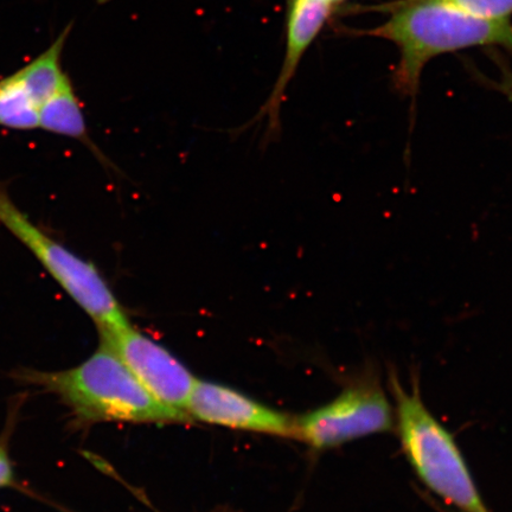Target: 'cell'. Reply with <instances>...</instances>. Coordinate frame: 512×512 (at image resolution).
Segmentation results:
<instances>
[{
    "label": "cell",
    "mask_w": 512,
    "mask_h": 512,
    "mask_svg": "<svg viewBox=\"0 0 512 512\" xmlns=\"http://www.w3.org/2000/svg\"><path fill=\"white\" fill-rule=\"evenodd\" d=\"M323 2L329 3L331 5L336 6V8H338L339 5H341L344 2H348V0H323Z\"/></svg>",
    "instance_id": "cell-15"
},
{
    "label": "cell",
    "mask_w": 512,
    "mask_h": 512,
    "mask_svg": "<svg viewBox=\"0 0 512 512\" xmlns=\"http://www.w3.org/2000/svg\"><path fill=\"white\" fill-rule=\"evenodd\" d=\"M502 67V78L499 82H489L497 91L501 92L512 101V73L507 66Z\"/></svg>",
    "instance_id": "cell-14"
},
{
    "label": "cell",
    "mask_w": 512,
    "mask_h": 512,
    "mask_svg": "<svg viewBox=\"0 0 512 512\" xmlns=\"http://www.w3.org/2000/svg\"><path fill=\"white\" fill-rule=\"evenodd\" d=\"M15 380L53 394L82 422L123 421L134 424L187 422L147 392L119 356L106 344L85 362L60 371L18 370Z\"/></svg>",
    "instance_id": "cell-2"
},
{
    "label": "cell",
    "mask_w": 512,
    "mask_h": 512,
    "mask_svg": "<svg viewBox=\"0 0 512 512\" xmlns=\"http://www.w3.org/2000/svg\"><path fill=\"white\" fill-rule=\"evenodd\" d=\"M478 17L511 21L512 0H443Z\"/></svg>",
    "instance_id": "cell-12"
},
{
    "label": "cell",
    "mask_w": 512,
    "mask_h": 512,
    "mask_svg": "<svg viewBox=\"0 0 512 512\" xmlns=\"http://www.w3.org/2000/svg\"><path fill=\"white\" fill-rule=\"evenodd\" d=\"M392 392L400 443L416 476L460 512H491L456 439L426 407L418 387L407 392L393 377Z\"/></svg>",
    "instance_id": "cell-3"
},
{
    "label": "cell",
    "mask_w": 512,
    "mask_h": 512,
    "mask_svg": "<svg viewBox=\"0 0 512 512\" xmlns=\"http://www.w3.org/2000/svg\"><path fill=\"white\" fill-rule=\"evenodd\" d=\"M38 128L79 140L80 143L87 145L89 150L95 152L96 156L104 158L88 136L85 115L70 80L38 108Z\"/></svg>",
    "instance_id": "cell-9"
},
{
    "label": "cell",
    "mask_w": 512,
    "mask_h": 512,
    "mask_svg": "<svg viewBox=\"0 0 512 512\" xmlns=\"http://www.w3.org/2000/svg\"><path fill=\"white\" fill-rule=\"evenodd\" d=\"M0 223L36 256L50 277L93 319L98 330L130 324L98 268L36 226L11 200L2 185Z\"/></svg>",
    "instance_id": "cell-4"
},
{
    "label": "cell",
    "mask_w": 512,
    "mask_h": 512,
    "mask_svg": "<svg viewBox=\"0 0 512 512\" xmlns=\"http://www.w3.org/2000/svg\"><path fill=\"white\" fill-rule=\"evenodd\" d=\"M15 414H12L9 419V424L6 426L2 435H0V490L16 488L17 478L14 463L10 457V438L12 430H14Z\"/></svg>",
    "instance_id": "cell-13"
},
{
    "label": "cell",
    "mask_w": 512,
    "mask_h": 512,
    "mask_svg": "<svg viewBox=\"0 0 512 512\" xmlns=\"http://www.w3.org/2000/svg\"><path fill=\"white\" fill-rule=\"evenodd\" d=\"M70 32V25L51 47L16 74L34 104L40 108L60 91L69 78L61 68V55Z\"/></svg>",
    "instance_id": "cell-10"
},
{
    "label": "cell",
    "mask_w": 512,
    "mask_h": 512,
    "mask_svg": "<svg viewBox=\"0 0 512 512\" xmlns=\"http://www.w3.org/2000/svg\"><path fill=\"white\" fill-rule=\"evenodd\" d=\"M99 332L101 343L119 356L153 398L175 411L187 413L197 379L174 355L131 324Z\"/></svg>",
    "instance_id": "cell-6"
},
{
    "label": "cell",
    "mask_w": 512,
    "mask_h": 512,
    "mask_svg": "<svg viewBox=\"0 0 512 512\" xmlns=\"http://www.w3.org/2000/svg\"><path fill=\"white\" fill-rule=\"evenodd\" d=\"M388 18L373 29L352 30L392 42L399 50L392 83L415 104L425 67L435 57L477 47H501L512 54V23L470 14L443 0H398L379 6Z\"/></svg>",
    "instance_id": "cell-1"
},
{
    "label": "cell",
    "mask_w": 512,
    "mask_h": 512,
    "mask_svg": "<svg viewBox=\"0 0 512 512\" xmlns=\"http://www.w3.org/2000/svg\"><path fill=\"white\" fill-rule=\"evenodd\" d=\"M187 414L211 425L297 438L296 419L213 382L196 381Z\"/></svg>",
    "instance_id": "cell-7"
},
{
    "label": "cell",
    "mask_w": 512,
    "mask_h": 512,
    "mask_svg": "<svg viewBox=\"0 0 512 512\" xmlns=\"http://www.w3.org/2000/svg\"><path fill=\"white\" fill-rule=\"evenodd\" d=\"M0 127L17 131L38 128V107L29 98L16 74L0 80Z\"/></svg>",
    "instance_id": "cell-11"
},
{
    "label": "cell",
    "mask_w": 512,
    "mask_h": 512,
    "mask_svg": "<svg viewBox=\"0 0 512 512\" xmlns=\"http://www.w3.org/2000/svg\"><path fill=\"white\" fill-rule=\"evenodd\" d=\"M336 9V6L323 0H288L284 61L270 98L254 118L255 121L267 119V134H278L280 107L288 85L296 76L307 50L330 22Z\"/></svg>",
    "instance_id": "cell-8"
},
{
    "label": "cell",
    "mask_w": 512,
    "mask_h": 512,
    "mask_svg": "<svg viewBox=\"0 0 512 512\" xmlns=\"http://www.w3.org/2000/svg\"><path fill=\"white\" fill-rule=\"evenodd\" d=\"M394 427L393 406L383 390L370 382L345 388L334 400L296 419L297 439L320 451Z\"/></svg>",
    "instance_id": "cell-5"
}]
</instances>
